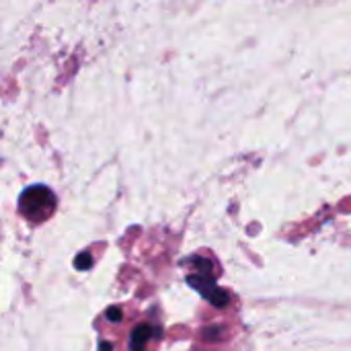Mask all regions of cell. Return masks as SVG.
I'll return each instance as SVG.
<instances>
[{"label":"cell","mask_w":351,"mask_h":351,"mask_svg":"<svg viewBox=\"0 0 351 351\" xmlns=\"http://www.w3.org/2000/svg\"><path fill=\"white\" fill-rule=\"evenodd\" d=\"M21 210L29 220L41 222L53 212V195L45 187L27 189L21 197Z\"/></svg>","instance_id":"obj_1"}]
</instances>
